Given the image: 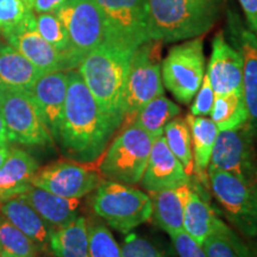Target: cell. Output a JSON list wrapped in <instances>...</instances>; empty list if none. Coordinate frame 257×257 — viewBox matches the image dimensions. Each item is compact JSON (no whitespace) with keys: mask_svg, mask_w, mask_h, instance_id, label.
I'll return each instance as SVG.
<instances>
[{"mask_svg":"<svg viewBox=\"0 0 257 257\" xmlns=\"http://www.w3.org/2000/svg\"><path fill=\"white\" fill-rule=\"evenodd\" d=\"M3 89H4V87H3V86L0 85V98H2V94H3Z\"/></svg>","mask_w":257,"mask_h":257,"instance_id":"obj_42","label":"cell"},{"mask_svg":"<svg viewBox=\"0 0 257 257\" xmlns=\"http://www.w3.org/2000/svg\"><path fill=\"white\" fill-rule=\"evenodd\" d=\"M69 37V56L73 68L105 40V28L94 0H68L54 12Z\"/></svg>","mask_w":257,"mask_h":257,"instance_id":"obj_10","label":"cell"},{"mask_svg":"<svg viewBox=\"0 0 257 257\" xmlns=\"http://www.w3.org/2000/svg\"><path fill=\"white\" fill-rule=\"evenodd\" d=\"M37 170V161L30 154L11 148L9 157L0 167V204L27 192Z\"/></svg>","mask_w":257,"mask_h":257,"instance_id":"obj_19","label":"cell"},{"mask_svg":"<svg viewBox=\"0 0 257 257\" xmlns=\"http://www.w3.org/2000/svg\"><path fill=\"white\" fill-rule=\"evenodd\" d=\"M91 202L96 216L121 233H128L146 223L153 212L149 195L131 185L110 180L95 189Z\"/></svg>","mask_w":257,"mask_h":257,"instance_id":"obj_6","label":"cell"},{"mask_svg":"<svg viewBox=\"0 0 257 257\" xmlns=\"http://www.w3.org/2000/svg\"><path fill=\"white\" fill-rule=\"evenodd\" d=\"M0 212L6 219L34 240L38 249L48 248L54 230L48 226L46 221L22 195L2 202Z\"/></svg>","mask_w":257,"mask_h":257,"instance_id":"obj_21","label":"cell"},{"mask_svg":"<svg viewBox=\"0 0 257 257\" xmlns=\"http://www.w3.org/2000/svg\"><path fill=\"white\" fill-rule=\"evenodd\" d=\"M34 15L30 0H0V34L15 30Z\"/></svg>","mask_w":257,"mask_h":257,"instance_id":"obj_33","label":"cell"},{"mask_svg":"<svg viewBox=\"0 0 257 257\" xmlns=\"http://www.w3.org/2000/svg\"><path fill=\"white\" fill-rule=\"evenodd\" d=\"M67 86L68 74L64 70H60L44 74L37 80L30 91L54 142H56L59 136L67 95Z\"/></svg>","mask_w":257,"mask_h":257,"instance_id":"obj_17","label":"cell"},{"mask_svg":"<svg viewBox=\"0 0 257 257\" xmlns=\"http://www.w3.org/2000/svg\"><path fill=\"white\" fill-rule=\"evenodd\" d=\"M38 246L0 214V257H36Z\"/></svg>","mask_w":257,"mask_h":257,"instance_id":"obj_30","label":"cell"},{"mask_svg":"<svg viewBox=\"0 0 257 257\" xmlns=\"http://www.w3.org/2000/svg\"><path fill=\"white\" fill-rule=\"evenodd\" d=\"M89 257H121V249L113 234L102 223L87 224Z\"/></svg>","mask_w":257,"mask_h":257,"instance_id":"obj_32","label":"cell"},{"mask_svg":"<svg viewBox=\"0 0 257 257\" xmlns=\"http://www.w3.org/2000/svg\"><path fill=\"white\" fill-rule=\"evenodd\" d=\"M105 28V40L136 50L147 42L144 0H94Z\"/></svg>","mask_w":257,"mask_h":257,"instance_id":"obj_13","label":"cell"},{"mask_svg":"<svg viewBox=\"0 0 257 257\" xmlns=\"http://www.w3.org/2000/svg\"><path fill=\"white\" fill-rule=\"evenodd\" d=\"M207 76L216 95L243 93V61L239 51L227 43L223 32L212 42Z\"/></svg>","mask_w":257,"mask_h":257,"instance_id":"obj_15","label":"cell"},{"mask_svg":"<svg viewBox=\"0 0 257 257\" xmlns=\"http://www.w3.org/2000/svg\"><path fill=\"white\" fill-rule=\"evenodd\" d=\"M220 218L199 193L189 186L185 201L184 231L202 246L205 240L216 233Z\"/></svg>","mask_w":257,"mask_h":257,"instance_id":"obj_24","label":"cell"},{"mask_svg":"<svg viewBox=\"0 0 257 257\" xmlns=\"http://www.w3.org/2000/svg\"><path fill=\"white\" fill-rule=\"evenodd\" d=\"M135 50L110 41H102L79 66L89 91L101 111L119 128L123 124V95Z\"/></svg>","mask_w":257,"mask_h":257,"instance_id":"obj_2","label":"cell"},{"mask_svg":"<svg viewBox=\"0 0 257 257\" xmlns=\"http://www.w3.org/2000/svg\"><path fill=\"white\" fill-rule=\"evenodd\" d=\"M68 0H30L31 8L36 15L47 14V12H55L57 9Z\"/></svg>","mask_w":257,"mask_h":257,"instance_id":"obj_39","label":"cell"},{"mask_svg":"<svg viewBox=\"0 0 257 257\" xmlns=\"http://www.w3.org/2000/svg\"><path fill=\"white\" fill-rule=\"evenodd\" d=\"M189 186L150 193L154 221L169 236L184 231L185 201Z\"/></svg>","mask_w":257,"mask_h":257,"instance_id":"obj_22","label":"cell"},{"mask_svg":"<svg viewBox=\"0 0 257 257\" xmlns=\"http://www.w3.org/2000/svg\"><path fill=\"white\" fill-rule=\"evenodd\" d=\"M191 140L193 142V161H194V174L199 181L206 186L208 182L207 169L216 143L218 127L213 120L206 117H195L189 113L186 118Z\"/></svg>","mask_w":257,"mask_h":257,"instance_id":"obj_25","label":"cell"},{"mask_svg":"<svg viewBox=\"0 0 257 257\" xmlns=\"http://www.w3.org/2000/svg\"><path fill=\"white\" fill-rule=\"evenodd\" d=\"M210 114L218 130L237 128L249 121L248 108L243 93L216 95Z\"/></svg>","mask_w":257,"mask_h":257,"instance_id":"obj_28","label":"cell"},{"mask_svg":"<svg viewBox=\"0 0 257 257\" xmlns=\"http://www.w3.org/2000/svg\"><path fill=\"white\" fill-rule=\"evenodd\" d=\"M0 112L11 142L38 147L54 146L55 143L29 91L3 89Z\"/></svg>","mask_w":257,"mask_h":257,"instance_id":"obj_9","label":"cell"},{"mask_svg":"<svg viewBox=\"0 0 257 257\" xmlns=\"http://www.w3.org/2000/svg\"><path fill=\"white\" fill-rule=\"evenodd\" d=\"M49 246L56 257H89L87 221L78 217L51 232Z\"/></svg>","mask_w":257,"mask_h":257,"instance_id":"obj_26","label":"cell"},{"mask_svg":"<svg viewBox=\"0 0 257 257\" xmlns=\"http://www.w3.org/2000/svg\"><path fill=\"white\" fill-rule=\"evenodd\" d=\"M212 192L229 220L249 238H257V184L221 170L207 172Z\"/></svg>","mask_w":257,"mask_h":257,"instance_id":"obj_8","label":"cell"},{"mask_svg":"<svg viewBox=\"0 0 257 257\" xmlns=\"http://www.w3.org/2000/svg\"><path fill=\"white\" fill-rule=\"evenodd\" d=\"M36 28L41 36L48 43H50L55 49L68 57L72 69H74L69 56L70 43L68 34H67L66 28H64V25L60 21L59 17L54 12L38 14L36 15Z\"/></svg>","mask_w":257,"mask_h":257,"instance_id":"obj_31","label":"cell"},{"mask_svg":"<svg viewBox=\"0 0 257 257\" xmlns=\"http://www.w3.org/2000/svg\"><path fill=\"white\" fill-rule=\"evenodd\" d=\"M104 182L98 168L92 163L61 160L38 170L32 186L63 198L80 199L95 191Z\"/></svg>","mask_w":257,"mask_h":257,"instance_id":"obj_12","label":"cell"},{"mask_svg":"<svg viewBox=\"0 0 257 257\" xmlns=\"http://www.w3.org/2000/svg\"><path fill=\"white\" fill-rule=\"evenodd\" d=\"M11 140L9 137L8 128H6L4 118H3L2 112H0V147H9L11 144Z\"/></svg>","mask_w":257,"mask_h":257,"instance_id":"obj_40","label":"cell"},{"mask_svg":"<svg viewBox=\"0 0 257 257\" xmlns=\"http://www.w3.org/2000/svg\"><path fill=\"white\" fill-rule=\"evenodd\" d=\"M21 195L35 208L42 219L55 229L66 226L79 217L80 199L60 197L35 186H31Z\"/></svg>","mask_w":257,"mask_h":257,"instance_id":"obj_20","label":"cell"},{"mask_svg":"<svg viewBox=\"0 0 257 257\" xmlns=\"http://www.w3.org/2000/svg\"><path fill=\"white\" fill-rule=\"evenodd\" d=\"M163 136L168 144L170 152L176 156L184 167L186 174L189 178L194 174V161H193V152L191 148V133L187 121L182 118L175 117L167 123L163 131Z\"/></svg>","mask_w":257,"mask_h":257,"instance_id":"obj_29","label":"cell"},{"mask_svg":"<svg viewBox=\"0 0 257 257\" xmlns=\"http://www.w3.org/2000/svg\"><path fill=\"white\" fill-rule=\"evenodd\" d=\"M10 150H11V148L9 147H0V167L4 165L6 159L9 157Z\"/></svg>","mask_w":257,"mask_h":257,"instance_id":"obj_41","label":"cell"},{"mask_svg":"<svg viewBox=\"0 0 257 257\" xmlns=\"http://www.w3.org/2000/svg\"><path fill=\"white\" fill-rule=\"evenodd\" d=\"M245 16L246 24L257 37V0H238Z\"/></svg>","mask_w":257,"mask_h":257,"instance_id":"obj_38","label":"cell"},{"mask_svg":"<svg viewBox=\"0 0 257 257\" xmlns=\"http://www.w3.org/2000/svg\"><path fill=\"white\" fill-rule=\"evenodd\" d=\"M120 249L121 257H169L160 245L137 233H128Z\"/></svg>","mask_w":257,"mask_h":257,"instance_id":"obj_34","label":"cell"},{"mask_svg":"<svg viewBox=\"0 0 257 257\" xmlns=\"http://www.w3.org/2000/svg\"><path fill=\"white\" fill-rule=\"evenodd\" d=\"M162 82L181 104L197 94L205 75L204 42L201 37L173 47L161 63Z\"/></svg>","mask_w":257,"mask_h":257,"instance_id":"obj_7","label":"cell"},{"mask_svg":"<svg viewBox=\"0 0 257 257\" xmlns=\"http://www.w3.org/2000/svg\"><path fill=\"white\" fill-rule=\"evenodd\" d=\"M214 99H216V94L212 88L207 74L205 73L201 86L199 87L197 94L194 95V101L191 105V114L195 117H206L211 113Z\"/></svg>","mask_w":257,"mask_h":257,"instance_id":"obj_35","label":"cell"},{"mask_svg":"<svg viewBox=\"0 0 257 257\" xmlns=\"http://www.w3.org/2000/svg\"><path fill=\"white\" fill-rule=\"evenodd\" d=\"M142 187L149 193L189 185L191 178L184 167L170 152L165 136L154 141L146 170L141 179Z\"/></svg>","mask_w":257,"mask_h":257,"instance_id":"obj_16","label":"cell"},{"mask_svg":"<svg viewBox=\"0 0 257 257\" xmlns=\"http://www.w3.org/2000/svg\"><path fill=\"white\" fill-rule=\"evenodd\" d=\"M180 112L179 106L162 94L144 105L135 117V121L155 141L163 136L167 123L178 117Z\"/></svg>","mask_w":257,"mask_h":257,"instance_id":"obj_27","label":"cell"},{"mask_svg":"<svg viewBox=\"0 0 257 257\" xmlns=\"http://www.w3.org/2000/svg\"><path fill=\"white\" fill-rule=\"evenodd\" d=\"M231 40L243 61V96L249 121L257 130V37L238 17H230Z\"/></svg>","mask_w":257,"mask_h":257,"instance_id":"obj_18","label":"cell"},{"mask_svg":"<svg viewBox=\"0 0 257 257\" xmlns=\"http://www.w3.org/2000/svg\"><path fill=\"white\" fill-rule=\"evenodd\" d=\"M221 0H144L149 40L163 43L200 37L216 24Z\"/></svg>","mask_w":257,"mask_h":257,"instance_id":"obj_3","label":"cell"},{"mask_svg":"<svg viewBox=\"0 0 257 257\" xmlns=\"http://www.w3.org/2000/svg\"><path fill=\"white\" fill-rule=\"evenodd\" d=\"M162 46L163 42L148 40L135 50L121 104L123 124L134 121L144 105L165 92L161 74Z\"/></svg>","mask_w":257,"mask_h":257,"instance_id":"obj_5","label":"cell"},{"mask_svg":"<svg viewBox=\"0 0 257 257\" xmlns=\"http://www.w3.org/2000/svg\"><path fill=\"white\" fill-rule=\"evenodd\" d=\"M121 126L99 157L98 169L106 180L135 185L142 179L154 140L135 120Z\"/></svg>","mask_w":257,"mask_h":257,"instance_id":"obj_4","label":"cell"},{"mask_svg":"<svg viewBox=\"0 0 257 257\" xmlns=\"http://www.w3.org/2000/svg\"><path fill=\"white\" fill-rule=\"evenodd\" d=\"M170 238L180 257H207L204 248L199 245L185 231L172 234Z\"/></svg>","mask_w":257,"mask_h":257,"instance_id":"obj_36","label":"cell"},{"mask_svg":"<svg viewBox=\"0 0 257 257\" xmlns=\"http://www.w3.org/2000/svg\"><path fill=\"white\" fill-rule=\"evenodd\" d=\"M44 73L10 44L0 46V85L4 88L31 91Z\"/></svg>","mask_w":257,"mask_h":257,"instance_id":"obj_23","label":"cell"},{"mask_svg":"<svg viewBox=\"0 0 257 257\" xmlns=\"http://www.w3.org/2000/svg\"><path fill=\"white\" fill-rule=\"evenodd\" d=\"M68 86L61 119L59 143L67 159L83 163L99 160L117 126L101 111L78 70H67Z\"/></svg>","mask_w":257,"mask_h":257,"instance_id":"obj_1","label":"cell"},{"mask_svg":"<svg viewBox=\"0 0 257 257\" xmlns=\"http://www.w3.org/2000/svg\"><path fill=\"white\" fill-rule=\"evenodd\" d=\"M3 36L6 38L10 46L23 54L44 74L72 69L68 57L48 43L37 31L36 15Z\"/></svg>","mask_w":257,"mask_h":257,"instance_id":"obj_14","label":"cell"},{"mask_svg":"<svg viewBox=\"0 0 257 257\" xmlns=\"http://www.w3.org/2000/svg\"><path fill=\"white\" fill-rule=\"evenodd\" d=\"M207 257H239L231 244L220 234H212L202 244Z\"/></svg>","mask_w":257,"mask_h":257,"instance_id":"obj_37","label":"cell"},{"mask_svg":"<svg viewBox=\"0 0 257 257\" xmlns=\"http://www.w3.org/2000/svg\"><path fill=\"white\" fill-rule=\"evenodd\" d=\"M255 128L250 121L237 128L219 130L207 172L221 170L257 184Z\"/></svg>","mask_w":257,"mask_h":257,"instance_id":"obj_11","label":"cell"}]
</instances>
